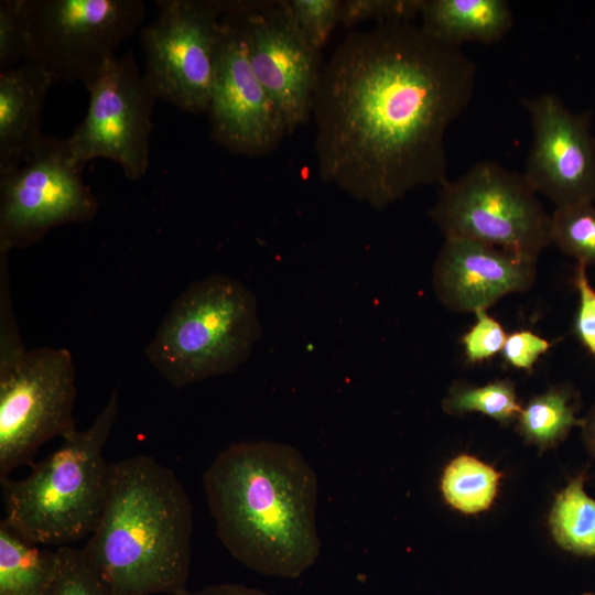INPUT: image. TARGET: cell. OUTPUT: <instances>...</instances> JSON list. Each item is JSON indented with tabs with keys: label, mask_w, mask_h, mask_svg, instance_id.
Masks as SVG:
<instances>
[{
	"label": "cell",
	"mask_w": 595,
	"mask_h": 595,
	"mask_svg": "<svg viewBox=\"0 0 595 595\" xmlns=\"http://www.w3.org/2000/svg\"><path fill=\"white\" fill-rule=\"evenodd\" d=\"M582 472L555 495L549 528L555 543L577 556L595 558V499L585 490Z\"/></svg>",
	"instance_id": "obj_20"
},
{
	"label": "cell",
	"mask_w": 595,
	"mask_h": 595,
	"mask_svg": "<svg viewBox=\"0 0 595 595\" xmlns=\"http://www.w3.org/2000/svg\"><path fill=\"white\" fill-rule=\"evenodd\" d=\"M236 3L246 26L251 66L290 136L312 117L323 68L321 51L299 31L288 0Z\"/></svg>",
	"instance_id": "obj_13"
},
{
	"label": "cell",
	"mask_w": 595,
	"mask_h": 595,
	"mask_svg": "<svg viewBox=\"0 0 595 595\" xmlns=\"http://www.w3.org/2000/svg\"><path fill=\"white\" fill-rule=\"evenodd\" d=\"M118 415L111 394L93 423L73 431L22 479L0 478L4 517L25 539L58 547L88 538L101 516L110 464L104 447Z\"/></svg>",
	"instance_id": "obj_4"
},
{
	"label": "cell",
	"mask_w": 595,
	"mask_h": 595,
	"mask_svg": "<svg viewBox=\"0 0 595 595\" xmlns=\"http://www.w3.org/2000/svg\"><path fill=\"white\" fill-rule=\"evenodd\" d=\"M572 282L578 296L574 332L582 346L595 358V288L588 279L586 266L576 263Z\"/></svg>",
	"instance_id": "obj_29"
},
{
	"label": "cell",
	"mask_w": 595,
	"mask_h": 595,
	"mask_svg": "<svg viewBox=\"0 0 595 595\" xmlns=\"http://www.w3.org/2000/svg\"><path fill=\"white\" fill-rule=\"evenodd\" d=\"M342 0H288L295 25L317 51L323 50L339 24Z\"/></svg>",
	"instance_id": "obj_25"
},
{
	"label": "cell",
	"mask_w": 595,
	"mask_h": 595,
	"mask_svg": "<svg viewBox=\"0 0 595 595\" xmlns=\"http://www.w3.org/2000/svg\"><path fill=\"white\" fill-rule=\"evenodd\" d=\"M474 314L475 322L461 337V344L467 363L482 364L501 353L508 334L487 310Z\"/></svg>",
	"instance_id": "obj_27"
},
{
	"label": "cell",
	"mask_w": 595,
	"mask_h": 595,
	"mask_svg": "<svg viewBox=\"0 0 595 595\" xmlns=\"http://www.w3.org/2000/svg\"><path fill=\"white\" fill-rule=\"evenodd\" d=\"M581 439L586 451L595 457V402L587 410L585 415L581 418Z\"/></svg>",
	"instance_id": "obj_32"
},
{
	"label": "cell",
	"mask_w": 595,
	"mask_h": 595,
	"mask_svg": "<svg viewBox=\"0 0 595 595\" xmlns=\"http://www.w3.org/2000/svg\"><path fill=\"white\" fill-rule=\"evenodd\" d=\"M262 335L255 294L223 273L193 281L174 300L144 355L173 388L237 370Z\"/></svg>",
	"instance_id": "obj_5"
},
{
	"label": "cell",
	"mask_w": 595,
	"mask_h": 595,
	"mask_svg": "<svg viewBox=\"0 0 595 595\" xmlns=\"http://www.w3.org/2000/svg\"><path fill=\"white\" fill-rule=\"evenodd\" d=\"M144 14L142 0H23L25 61L87 88Z\"/></svg>",
	"instance_id": "obj_8"
},
{
	"label": "cell",
	"mask_w": 595,
	"mask_h": 595,
	"mask_svg": "<svg viewBox=\"0 0 595 595\" xmlns=\"http://www.w3.org/2000/svg\"><path fill=\"white\" fill-rule=\"evenodd\" d=\"M43 547L0 521V595H46L58 553Z\"/></svg>",
	"instance_id": "obj_18"
},
{
	"label": "cell",
	"mask_w": 595,
	"mask_h": 595,
	"mask_svg": "<svg viewBox=\"0 0 595 595\" xmlns=\"http://www.w3.org/2000/svg\"><path fill=\"white\" fill-rule=\"evenodd\" d=\"M537 261L477 241L445 238L433 266L432 284L448 310L475 313L529 290Z\"/></svg>",
	"instance_id": "obj_15"
},
{
	"label": "cell",
	"mask_w": 595,
	"mask_h": 595,
	"mask_svg": "<svg viewBox=\"0 0 595 595\" xmlns=\"http://www.w3.org/2000/svg\"><path fill=\"white\" fill-rule=\"evenodd\" d=\"M476 77L462 46L412 21L348 33L313 98L322 181L375 209L443 185L446 132L469 105Z\"/></svg>",
	"instance_id": "obj_1"
},
{
	"label": "cell",
	"mask_w": 595,
	"mask_h": 595,
	"mask_svg": "<svg viewBox=\"0 0 595 595\" xmlns=\"http://www.w3.org/2000/svg\"><path fill=\"white\" fill-rule=\"evenodd\" d=\"M429 212L445 238H459L538 259L551 245V214L522 173L484 160L439 186Z\"/></svg>",
	"instance_id": "obj_7"
},
{
	"label": "cell",
	"mask_w": 595,
	"mask_h": 595,
	"mask_svg": "<svg viewBox=\"0 0 595 595\" xmlns=\"http://www.w3.org/2000/svg\"><path fill=\"white\" fill-rule=\"evenodd\" d=\"M216 533L256 573L296 578L321 553L317 476L303 454L275 441L221 451L203 475Z\"/></svg>",
	"instance_id": "obj_2"
},
{
	"label": "cell",
	"mask_w": 595,
	"mask_h": 595,
	"mask_svg": "<svg viewBox=\"0 0 595 595\" xmlns=\"http://www.w3.org/2000/svg\"><path fill=\"white\" fill-rule=\"evenodd\" d=\"M58 565L46 595H110L83 549L57 547Z\"/></svg>",
	"instance_id": "obj_24"
},
{
	"label": "cell",
	"mask_w": 595,
	"mask_h": 595,
	"mask_svg": "<svg viewBox=\"0 0 595 595\" xmlns=\"http://www.w3.org/2000/svg\"><path fill=\"white\" fill-rule=\"evenodd\" d=\"M87 112L65 139L76 162L109 159L130 181L141 178L150 164L152 111L158 99L133 55L110 60L86 88Z\"/></svg>",
	"instance_id": "obj_11"
},
{
	"label": "cell",
	"mask_w": 595,
	"mask_h": 595,
	"mask_svg": "<svg viewBox=\"0 0 595 595\" xmlns=\"http://www.w3.org/2000/svg\"><path fill=\"white\" fill-rule=\"evenodd\" d=\"M501 477L493 465L464 453L444 467L440 490L452 509L463 515H477L494 505Z\"/></svg>",
	"instance_id": "obj_21"
},
{
	"label": "cell",
	"mask_w": 595,
	"mask_h": 595,
	"mask_svg": "<svg viewBox=\"0 0 595 595\" xmlns=\"http://www.w3.org/2000/svg\"><path fill=\"white\" fill-rule=\"evenodd\" d=\"M25 61L23 0L0 1V73Z\"/></svg>",
	"instance_id": "obj_28"
},
{
	"label": "cell",
	"mask_w": 595,
	"mask_h": 595,
	"mask_svg": "<svg viewBox=\"0 0 595 595\" xmlns=\"http://www.w3.org/2000/svg\"><path fill=\"white\" fill-rule=\"evenodd\" d=\"M155 4V19L141 30L143 76L158 99L186 112H206L224 2L156 0Z\"/></svg>",
	"instance_id": "obj_10"
},
{
	"label": "cell",
	"mask_w": 595,
	"mask_h": 595,
	"mask_svg": "<svg viewBox=\"0 0 595 595\" xmlns=\"http://www.w3.org/2000/svg\"><path fill=\"white\" fill-rule=\"evenodd\" d=\"M65 139L44 134L19 166L0 174V252L26 248L51 229L91 220L97 197Z\"/></svg>",
	"instance_id": "obj_9"
},
{
	"label": "cell",
	"mask_w": 595,
	"mask_h": 595,
	"mask_svg": "<svg viewBox=\"0 0 595 595\" xmlns=\"http://www.w3.org/2000/svg\"><path fill=\"white\" fill-rule=\"evenodd\" d=\"M420 17L425 32L455 46L500 42L513 24L506 0H423Z\"/></svg>",
	"instance_id": "obj_17"
},
{
	"label": "cell",
	"mask_w": 595,
	"mask_h": 595,
	"mask_svg": "<svg viewBox=\"0 0 595 595\" xmlns=\"http://www.w3.org/2000/svg\"><path fill=\"white\" fill-rule=\"evenodd\" d=\"M578 409V391L570 383L555 385L522 405L516 430L540 451L553 448L566 440L573 428L580 426Z\"/></svg>",
	"instance_id": "obj_19"
},
{
	"label": "cell",
	"mask_w": 595,
	"mask_h": 595,
	"mask_svg": "<svg viewBox=\"0 0 595 595\" xmlns=\"http://www.w3.org/2000/svg\"><path fill=\"white\" fill-rule=\"evenodd\" d=\"M178 595H270L258 588L249 587L241 584H217L197 589L195 592L185 591Z\"/></svg>",
	"instance_id": "obj_31"
},
{
	"label": "cell",
	"mask_w": 595,
	"mask_h": 595,
	"mask_svg": "<svg viewBox=\"0 0 595 595\" xmlns=\"http://www.w3.org/2000/svg\"><path fill=\"white\" fill-rule=\"evenodd\" d=\"M224 13L206 113L210 138L236 155L263 156L288 137L283 120L251 66L246 26L236 1Z\"/></svg>",
	"instance_id": "obj_12"
},
{
	"label": "cell",
	"mask_w": 595,
	"mask_h": 595,
	"mask_svg": "<svg viewBox=\"0 0 595 595\" xmlns=\"http://www.w3.org/2000/svg\"><path fill=\"white\" fill-rule=\"evenodd\" d=\"M192 532L193 507L175 473L136 455L110 463L105 506L82 549L110 595H178Z\"/></svg>",
	"instance_id": "obj_3"
},
{
	"label": "cell",
	"mask_w": 595,
	"mask_h": 595,
	"mask_svg": "<svg viewBox=\"0 0 595 595\" xmlns=\"http://www.w3.org/2000/svg\"><path fill=\"white\" fill-rule=\"evenodd\" d=\"M550 237L551 244L576 263L595 266V204L555 207Z\"/></svg>",
	"instance_id": "obj_23"
},
{
	"label": "cell",
	"mask_w": 595,
	"mask_h": 595,
	"mask_svg": "<svg viewBox=\"0 0 595 595\" xmlns=\"http://www.w3.org/2000/svg\"><path fill=\"white\" fill-rule=\"evenodd\" d=\"M532 140L524 178L555 207L595 203V134L589 113H576L553 93L527 98Z\"/></svg>",
	"instance_id": "obj_14"
},
{
	"label": "cell",
	"mask_w": 595,
	"mask_h": 595,
	"mask_svg": "<svg viewBox=\"0 0 595 595\" xmlns=\"http://www.w3.org/2000/svg\"><path fill=\"white\" fill-rule=\"evenodd\" d=\"M54 84L28 61L0 73V174L23 163L43 139L42 113Z\"/></svg>",
	"instance_id": "obj_16"
},
{
	"label": "cell",
	"mask_w": 595,
	"mask_h": 595,
	"mask_svg": "<svg viewBox=\"0 0 595 595\" xmlns=\"http://www.w3.org/2000/svg\"><path fill=\"white\" fill-rule=\"evenodd\" d=\"M583 595H595V592H587V593H584Z\"/></svg>",
	"instance_id": "obj_33"
},
{
	"label": "cell",
	"mask_w": 595,
	"mask_h": 595,
	"mask_svg": "<svg viewBox=\"0 0 595 595\" xmlns=\"http://www.w3.org/2000/svg\"><path fill=\"white\" fill-rule=\"evenodd\" d=\"M551 346L552 343L549 339L531 329H518L508 334L501 354L505 363L510 367L530 371Z\"/></svg>",
	"instance_id": "obj_30"
},
{
	"label": "cell",
	"mask_w": 595,
	"mask_h": 595,
	"mask_svg": "<svg viewBox=\"0 0 595 595\" xmlns=\"http://www.w3.org/2000/svg\"><path fill=\"white\" fill-rule=\"evenodd\" d=\"M423 0H342L339 24L351 28L365 21L377 24L412 21L420 15Z\"/></svg>",
	"instance_id": "obj_26"
},
{
	"label": "cell",
	"mask_w": 595,
	"mask_h": 595,
	"mask_svg": "<svg viewBox=\"0 0 595 595\" xmlns=\"http://www.w3.org/2000/svg\"><path fill=\"white\" fill-rule=\"evenodd\" d=\"M76 370L66 348L23 346L9 289L0 277V478L50 440L76 430Z\"/></svg>",
	"instance_id": "obj_6"
},
{
	"label": "cell",
	"mask_w": 595,
	"mask_h": 595,
	"mask_svg": "<svg viewBox=\"0 0 595 595\" xmlns=\"http://www.w3.org/2000/svg\"><path fill=\"white\" fill-rule=\"evenodd\" d=\"M442 407L447 414L480 413L501 424L516 421L522 409L516 386L509 379L482 386L456 382L450 387Z\"/></svg>",
	"instance_id": "obj_22"
}]
</instances>
